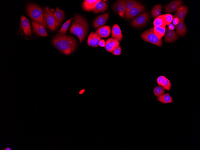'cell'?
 Returning a JSON list of instances; mask_svg holds the SVG:
<instances>
[{"instance_id":"836d02e7","label":"cell","mask_w":200,"mask_h":150,"mask_svg":"<svg viewBox=\"0 0 200 150\" xmlns=\"http://www.w3.org/2000/svg\"><path fill=\"white\" fill-rule=\"evenodd\" d=\"M105 44L106 43L104 40L103 39L101 40L99 43V45L101 47H104Z\"/></svg>"},{"instance_id":"d4e9b609","label":"cell","mask_w":200,"mask_h":150,"mask_svg":"<svg viewBox=\"0 0 200 150\" xmlns=\"http://www.w3.org/2000/svg\"><path fill=\"white\" fill-rule=\"evenodd\" d=\"M154 31L155 34L159 38H162L165 32V27L163 26H154Z\"/></svg>"},{"instance_id":"4dcf8cb0","label":"cell","mask_w":200,"mask_h":150,"mask_svg":"<svg viewBox=\"0 0 200 150\" xmlns=\"http://www.w3.org/2000/svg\"><path fill=\"white\" fill-rule=\"evenodd\" d=\"M164 18L166 25H169L172 21L173 16L169 14H166L162 15Z\"/></svg>"},{"instance_id":"4fadbf2b","label":"cell","mask_w":200,"mask_h":150,"mask_svg":"<svg viewBox=\"0 0 200 150\" xmlns=\"http://www.w3.org/2000/svg\"><path fill=\"white\" fill-rule=\"evenodd\" d=\"M101 39L100 37L96 32L91 33L87 38V44L92 47H97L99 46V42Z\"/></svg>"},{"instance_id":"52a82bcc","label":"cell","mask_w":200,"mask_h":150,"mask_svg":"<svg viewBox=\"0 0 200 150\" xmlns=\"http://www.w3.org/2000/svg\"><path fill=\"white\" fill-rule=\"evenodd\" d=\"M145 9V7L142 4L139 3L137 5L125 13V17L127 19H131L141 13Z\"/></svg>"},{"instance_id":"e575fe53","label":"cell","mask_w":200,"mask_h":150,"mask_svg":"<svg viewBox=\"0 0 200 150\" xmlns=\"http://www.w3.org/2000/svg\"><path fill=\"white\" fill-rule=\"evenodd\" d=\"M172 21L173 24L176 25L178 23L179 20L178 18L175 17L173 18Z\"/></svg>"},{"instance_id":"30bf717a","label":"cell","mask_w":200,"mask_h":150,"mask_svg":"<svg viewBox=\"0 0 200 150\" xmlns=\"http://www.w3.org/2000/svg\"><path fill=\"white\" fill-rule=\"evenodd\" d=\"M183 1L181 0H174L166 5L164 8V10L166 12L171 13L177 11L182 5Z\"/></svg>"},{"instance_id":"9c48e42d","label":"cell","mask_w":200,"mask_h":150,"mask_svg":"<svg viewBox=\"0 0 200 150\" xmlns=\"http://www.w3.org/2000/svg\"><path fill=\"white\" fill-rule=\"evenodd\" d=\"M33 30L36 34L43 37H46L48 34L44 26L34 21L32 22Z\"/></svg>"},{"instance_id":"7c38bea8","label":"cell","mask_w":200,"mask_h":150,"mask_svg":"<svg viewBox=\"0 0 200 150\" xmlns=\"http://www.w3.org/2000/svg\"><path fill=\"white\" fill-rule=\"evenodd\" d=\"M113 10L118 13L122 17H124L125 10V0H119L116 1L113 5Z\"/></svg>"},{"instance_id":"1f68e13d","label":"cell","mask_w":200,"mask_h":150,"mask_svg":"<svg viewBox=\"0 0 200 150\" xmlns=\"http://www.w3.org/2000/svg\"><path fill=\"white\" fill-rule=\"evenodd\" d=\"M112 53L114 55H119L121 53V48L120 46H119L116 48Z\"/></svg>"},{"instance_id":"484cf974","label":"cell","mask_w":200,"mask_h":150,"mask_svg":"<svg viewBox=\"0 0 200 150\" xmlns=\"http://www.w3.org/2000/svg\"><path fill=\"white\" fill-rule=\"evenodd\" d=\"M125 13L135 7L139 3L135 0H125Z\"/></svg>"},{"instance_id":"8fae6325","label":"cell","mask_w":200,"mask_h":150,"mask_svg":"<svg viewBox=\"0 0 200 150\" xmlns=\"http://www.w3.org/2000/svg\"><path fill=\"white\" fill-rule=\"evenodd\" d=\"M109 15V13H106L97 17L93 22L94 27L98 28L104 25L107 21Z\"/></svg>"},{"instance_id":"f546056e","label":"cell","mask_w":200,"mask_h":150,"mask_svg":"<svg viewBox=\"0 0 200 150\" xmlns=\"http://www.w3.org/2000/svg\"><path fill=\"white\" fill-rule=\"evenodd\" d=\"M161 86L166 90L169 91L171 87V84L170 80L166 77L163 81Z\"/></svg>"},{"instance_id":"ac0fdd59","label":"cell","mask_w":200,"mask_h":150,"mask_svg":"<svg viewBox=\"0 0 200 150\" xmlns=\"http://www.w3.org/2000/svg\"><path fill=\"white\" fill-rule=\"evenodd\" d=\"M111 36L119 41H121L122 39L123 36L121 29L117 24L114 25L113 26Z\"/></svg>"},{"instance_id":"d590c367","label":"cell","mask_w":200,"mask_h":150,"mask_svg":"<svg viewBox=\"0 0 200 150\" xmlns=\"http://www.w3.org/2000/svg\"><path fill=\"white\" fill-rule=\"evenodd\" d=\"M175 27L174 25L172 23H170L169 25L168 28L171 30H174L175 28Z\"/></svg>"},{"instance_id":"ffe728a7","label":"cell","mask_w":200,"mask_h":150,"mask_svg":"<svg viewBox=\"0 0 200 150\" xmlns=\"http://www.w3.org/2000/svg\"><path fill=\"white\" fill-rule=\"evenodd\" d=\"M100 0H85L83 2L82 7L83 9L86 11H92L96 4Z\"/></svg>"},{"instance_id":"3957f363","label":"cell","mask_w":200,"mask_h":150,"mask_svg":"<svg viewBox=\"0 0 200 150\" xmlns=\"http://www.w3.org/2000/svg\"><path fill=\"white\" fill-rule=\"evenodd\" d=\"M26 11L33 21L47 28L44 20V11L40 6L34 4H29L26 7Z\"/></svg>"},{"instance_id":"f1b7e54d","label":"cell","mask_w":200,"mask_h":150,"mask_svg":"<svg viewBox=\"0 0 200 150\" xmlns=\"http://www.w3.org/2000/svg\"><path fill=\"white\" fill-rule=\"evenodd\" d=\"M72 19V18H70L63 25L60 30L58 31L59 33L65 34L66 33Z\"/></svg>"},{"instance_id":"5bb4252c","label":"cell","mask_w":200,"mask_h":150,"mask_svg":"<svg viewBox=\"0 0 200 150\" xmlns=\"http://www.w3.org/2000/svg\"><path fill=\"white\" fill-rule=\"evenodd\" d=\"M105 43L106 50L112 53L116 48L119 46L120 44L118 40L113 38H108L106 40Z\"/></svg>"},{"instance_id":"d6a6232c","label":"cell","mask_w":200,"mask_h":150,"mask_svg":"<svg viewBox=\"0 0 200 150\" xmlns=\"http://www.w3.org/2000/svg\"><path fill=\"white\" fill-rule=\"evenodd\" d=\"M165 77L164 76L161 75L157 78V82L159 85L161 86L162 83Z\"/></svg>"},{"instance_id":"ba28073f","label":"cell","mask_w":200,"mask_h":150,"mask_svg":"<svg viewBox=\"0 0 200 150\" xmlns=\"http://www.w3.org/2000/svg\"><path fill=\"white\" fill-rule=\"evenodd\" d=\"M21 26L24 34L27 36H31V31L30 22L24 15L21 17Z\"/></svg>"},{"instance_id":"277c9868","label":"cell","mask_w":200,"mask_h":150,"mask_svg":"<svg viewBox=\"0 0 200 150\" xmlns=\"http://www.w3.org/2000/svg\"><path fill=\"white\" fill-rule=\"evenodd\" d=\"M141 37L145 41L160 47L162 45V38L158 37L154 33V28L152 27L142 33Z\"/></svg>"},{"instance_id":"83f0119b","label":"cell","mask_w":200,"mask_h":150,"mask_svg":"<svg viewBox=\"0 0 200 150\" xmlns=\"http://www.w3.org/2000/svg\"><path fill=\"white\" fill-rule=\"evenodd\" d=\"M154 26H163L165 27L166 24L163 17L162 15L155 19L153 22Z\"/></svg>"},{"instance_id":"d6986e66","label":"cell","mask_w":200,"mask_h":150,"mask_svg":"<svg viewBox=\"0 0 200 150\" xmlns=\"http://www.w3.org/2000/svg\"><path fill=\"white\" fill-rule=\"evenodd\" d=\"M54 16L55 19L57 28H58L63 21L64 17L63 10H61L58 7H56Z\"/></svg>"},{"instance_id":"e0dca14e","label":"cell","mask_w":200,"mask_h":150,"mask_svg":"<svg viewBox=\"0 0 200 150\" xmlns=\"http://www.w3.org/2000/svg\"><path fill=\"white\" fill-rule=\"evenodd\" d=\"M107 3L104 1L100 0L95 4L92 11L95 13H99L106 11L108 8Z\"/></svg>"},{"instance_id":"8d00e7d4","label":"cell","mask_w":200,"mask_h":150,"mask_svg":"<svg viewBox=\"0 0 200 150\" xmlns=\"http://www.w3.org/2000/svg\"><path fill=\"white\" fill-rule=\"evenodd\" d=\"M12 149L10 147H5L4 149H2L1 150H12Z\"/></svg>"},{"instance_id":"8992f818","label":"cell","mask_w":200,"mask_h":150,"mask_svg":"<svg viewBox=\"0 0 200 150\" xmlns=\"http://www.w3.org/2000/svg\"><path fill=\"white\" fill-rule=\"evenodd\" d=\"M149 15L147 12H144L138 15L132 21V25L136 27H140L146 25L149 20Z\"/></svg>"},{"instance_id":"7a4b0ae2","label":"cell","mask_w":200,"mask_h":150,"mask_svg":"<svg viewBox=\"0 0 200 150\" xmlns=\"http://www.w3.org/2000/svg\"><path fill=\"white\" fill-rule=\"evenodd\" d=\"M88 30V24L86 19L79 15L75 16L70 28V32L78 37L80 43L86 37Z\"/></svg>"},{"instance_id":"5b68a950","label":"cell","mask_w":200,"mask_h":150,"mask_svg":"<svg viewBox=\"0 0 200 150\" xmlns=\"http://www.w3.org/2000/svg\"><path fill=\"white\" fill-rule=\"evenodd\" d=\"M54 10L46 7L44 8V20L47 27L51 31H54L57 28L54 16Z\"/></svg>"},{"instance_id":"44dd1931","label":"cell","mask_w":200,"mask_h":150,"mask_svg":"<svg viewBox=\"0 0 200 150\" xmlns=\"http://www.w3.org/2000/svg\"><path fill=\"white\" fill-rule=\"evenodd\" d=\"M110 31V27L106 25L99 28L96 30V33L101 37L105 38L109 36Z\"/></svg>"},{"instance_id":"4316f807","label":"cell","mask_w":200,"mask_h":150,"mask_svg":"<svg viewBox=\"0 0 200 150\" xmlns=\"http://www.w3.org/2000/svg\"><path fill=\"white\" fill-rule=\"evenodd\" d=\"M153 93L154 96L157 98L165 93V90L160 85H157L153 89Z\"/></svg>"},{"instance_id":"9a60e30c","label":"cell","mask_w":200,"mask_h":150,"mask_svg":"<svg viewBox=\"0 0 200 150\" xmlns=\"http://www.w3.org/2000/svg\"><path fill=\"white\" fill-rule=\"evenodd\" d=\"M177 34L174 30H171L168 28L166 29L164 40L167 43H171L176 41L178 38Z\"/></svg>"},{"instance_id":"603a6c76","label":"cell","mask_w":200,"mask_h":150,"mask_svg":"<svg viewBox=\"0 0 200 150\" xmlns=\"http://www.w3.org/2000/svg\"><path fill=\"white\" fill-rule=\"evenodd\" d=\"M157 100L163 104H167L173 102V99L168 93L164 94L157 98Z\"/></svg>"},{"instance_id":"2e32d148","label":"cell","mask_w":200,"mask_h":150,"mask_svg":"<svg viewBox=\"0 0 200 150\" xmlns=\"http://www.w3.org/2000/svg\"><path fill=\"white\" fill-rule=\"evenodd\" d=\"M188 12V8L185 5L181 6L177 10L174 15V17L178 18L179 21H184Z\"/></svg>"},{"instance_id":"74e56055","label":"cell","mask_w":200,"mask_h":150,"mask_svg":"<svg viewBox=\"0 0 200 150\" xmlns=\"http://www.w3.org/2000/svg\"><path fill=\"white\" fill-rule=\"evenodd\" d=\"M84 90H81V91H80L79 93L80 94H82V93H84Z\"/></svg>"},{"instance_id":"cb8c5ba5","label":"cell","mask_w":200,"mask_h":150,"mask_svg":"<svg viewBox=\"0 0 200 150\" xmlns=\"http://www.w3.org/2000/svg\"><path fill=\"white\" fill-rule=\"evenodd\" d=\"M162 6L160 4L154 6L152 8L151 15L153 19H156L161 15Z\"/></svg>"},{"instance_id":"6da1fadb","label":"cell","mask_w":200,"mask_h":150,"mask_svg":"<svg viewBox=\"0 0 200 150\" xmlns=\"http://www.w3.org/2000/svg\"><path fill=\"white\" fill-rule=\"evenodd\" d=\"M52 42L56 49L66 55L72 53L76 47L75 39L65 34L59 33L53 38Z\"/></svg>"},{"instance_id":"7402d4cb","label":"cell","mask_w":200,"mask_h":150,"mask_svg":"<svg viewBox=\"0 0 200 150\" xmlns=\"http://www.w3.org/2000/svg\"><path fill=\"white\" fill-rule=\"evenodd\" d=\"M175 28L176 33L179 36H182L186 34L187 28L184 21H179Z\"/></svg>"}]
</instances>
